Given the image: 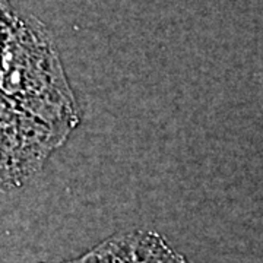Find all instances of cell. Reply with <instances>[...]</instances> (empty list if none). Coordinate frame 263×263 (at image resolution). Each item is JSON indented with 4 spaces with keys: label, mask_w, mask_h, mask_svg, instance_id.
<instances>
[{
    "label": "cell",
    "mask_w": 263,
    "mask_h": 263,
    "mask_svg": "<svg viewBox=\"0 0 263 263\" xmlns=\"http://www.w3.org/2000/svg\"><path fill=\"white\" fill-rule=\"evenodd\" d=\"M5 88L60 142L78 123L73 92L47 31L40 22L21 24Z\"/></svg>",
    "instance_id": "cell-1"
},
{
    "label": "cell",
    "mask_w": 263,
    "mask_h": 263,
    "mask_svg": "<svg viewBox=\"0 0 263 263\" xmlns=\"http://www.w3.org/2000/svg\"><path fill=\"white\" fill-rule=\"evenodd\" d=\"M63 263H186L161 235L151 231L117 234L81 257Z\"/></svg>",
    "instance_id": "cell-2"
}]
</instances>
